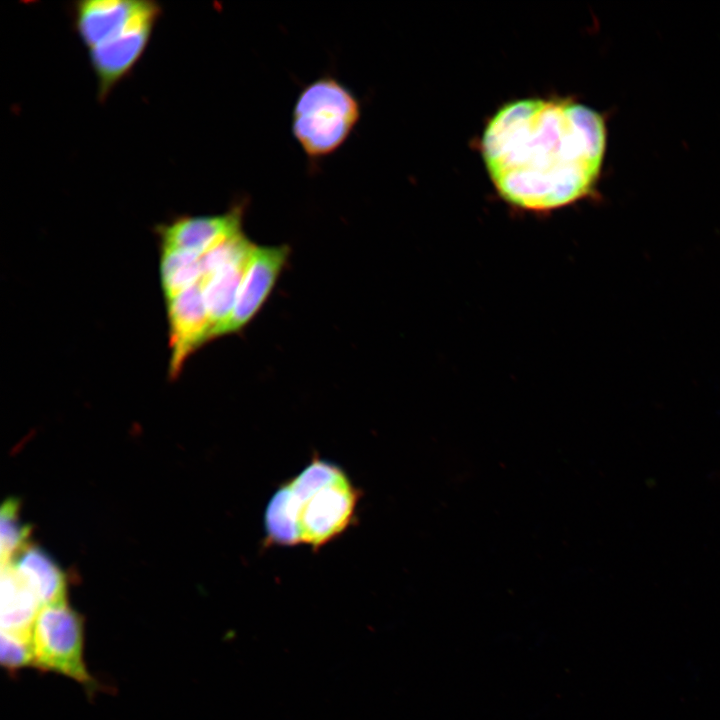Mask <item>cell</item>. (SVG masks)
Returning a JSON list of instances; mask_svg holds the SVG:
<instances>
[{
  "instance_id": "cell-16",
  "label": "cell",
  "mask_w": 720,
  "mask_h": 720,
  "mask_svg": "<svg viewBox=\"0 0 720 720\" xmlns=\"http://www.w3.org/2000/svg\"><path fill=\"white\" fill-rule=\"evenodd\" d=\"M0 660L11 673L33 665L32 637L1 631Z\"/></svg>"
},
{
  "instance_id": "cell-3",
  "label": "cell",
  "mask_w": 720,
  "mask_h": 720,
  "mask_svg": "<svg viewBox=\"0 0 720 720\" xmlns=\"http://www.w3.org/2000/svg\"><path fill=\"white\" fill-rule=\"evenodd\" d=\"M361 117V104L353 91L332 75L308 83L297 95L291 131L312 162L339 150Z\"/></svg>"
},
{
  "instance_id": "cell-2",
  "label": "cell",
  "mask_w": 720,
  "mask_h": 720,
  "mask_svg": "<svg viewBox=\"0 0 720 720\" xmlns=\"http://www.w3.org/2000/svg\"><path fill=\"white\" fill-rule=\"evenodd\" d=\"M359 497L339 466L314 457L271 497L264 516L267 542L302 543L316 551L351 525Z\"/></svg>"
},
{
  "instance_id": "cell-10",
  "label": "cell",
  "mask_w": 720,
  "mask_h": 720,
  "mask_svg": "<svg viewBox=\"0 0 720 720\" xmlns=\"http://www.w3.org/2000/svg\"><path fill=\"white\" fill-rule=\"evenodd\" d=\"M11 564L41 606L66 598L64 572L39 546L30 543Z\"/></svg>"
},
{
  "instance_id": "cell-6",
  "label": "cell",
  "mask_w": 720,
  "mask_h": 720,
  "mask_svg": "<svg viewBox=\"0 0 720 720\" xmlns=\"http://www.w3.org/2000/svg\"><path fill=\"white\" fill-rule=\"evenodd\" d=\"M171 357L169 375L177 376L188 356L209 340V320L201 281L167 300Z\"/></svg>"
},
{
  "instance_id": "cell-13",
  "label": "cell",
  "mask_w": 720,
  "mask_h": 720,
  "mask_svg": "<svg viewBox=\"0 0 720 720\" xmlns=\"http://www.w3.org/2000/svg\"><path fill=\"white\" fill-rule=\"evenodd\" d=\"M161 248V285L166 299L170 300L202 280V256L185 249Z\"/></svg>"
},
{
  "instance_id": "cell-11",
  "label": "cell",
  "mask_w": 720,
  "mask_h": 720,
  "mask_svg": "<svg viewBox=\"0 0 720 720\" xmlns=\"http://www.w3.org/2000/svg\"><path fill=\"white\" fill-rule=\"evenodd\" d=\"M41 604L13 568L1 566V631L32 636V627Z\"/></svg>"
},
{
  "instance_id": "cell-12",
  "label": "cell",
  "mask_w": 720,
  "mask_h": 720,
  "mask_svg": "<svg viewBox=\"0 0 720 720\" xmlns=\"http://www.w3.org/2000/svg\"><path fill=\"white\" fill-rule=\"evenodd\" d=\"M248 260L225 266L201 280L209 320V340L222 335L232 314Z\"/></svg>"
},
{
  "instance_id": "cell-8",
  "label": "cell",
  "mask_w": 720,
  "mask_h": 720,
  "mask_svg": "<svg viewBox=\"0 0 720 720\" xmlns=\"http://www.w3.org/2000/svg\"><path fill=\"white\" fill-rule=\"evenodd\" d=\"M245 203L214 216H181L160 225L157 232L161 246L189 250L204 255L224 240L242 232Z\"/></svg>"
},
{
  "instance_id": "cell-9",
  "label": "cell",
  "mask_w": 720,
  "mask_h": 720,
  "mask_svg": "<svg viewBox=\"0 0 720 720\" xmlns=\"http://www.w3.org/2000/svg\"><path fill=\"white\" fill-rule=\"evenodd\" d=\"M143 0H85L75 3L74 24L88 50L121 30L138 12Z\"/></svg>"
},
{
  "instance_id": "cell-1",
  "label": "cell",
  "mask_w": 720,
  "mask_h": 720,
  "mask_svg": "<svg viewBox=\"0 0 720 720\" xmlns=\"http://www.w3.org/2000/svg\"><path fill=\"white\" fill-rule=\"evenodd\" d=\"M607 130L600 113L568 98H526L486 124L481 156L500 197L515 208L550 212L590 195Z\"/></svg>"
},
{
  "instance_id": "cell-14",
  "label": "cell",
  "mask_w": 720,
  "mask_h": 720,
  "mask_svg": "<svg viewBox=\"0 0 720 720\" xmlns=\"http://www.w3.org/2000/svg\"><path fill=\"white\" fill-rule=\"evenodd\" d=\"M31 527L20 517V503L16 498H7L0 510V554L1 566L11 563L29 544Z\"/></svg>"
},
{
  "instance_id": "cell-15",
  "label": "cell",
  "mask_w": 720,
  "mask_h": 720,
  "mask_svg": "<svg viewBox=\"0 0 720 720\" xmlns=\"http://www.w3.org/2000/svg\"><path fill=\"white\" fill-rule=\"evenodd\" d=\"M242 232L224 240L201 257V268L204 277L217 270L236 263L246 262L254 248Z\"/></svg>"
},
{
  "instance_id": "cell-5",
  "label": "cell",
  "mask_w": 720,
  "mask_h": 720,
  "mask_svg": "<svg viewBox=\"0 0 720 720\" xmlns=\"http://www.w3.org/2000/svg\"><path fill=\"white\" fill-rule=\"evenodd\" d=\"M161 8L143 1L133 18L118 32L89 50L95 73L98 97L104 99L138 62L148 45Z\"/></svg>"
},
{
  "instance_id": "cell-4",
  "label": "cell",
  "mask_w": 720,
  "mask_h": 720,
  "mask_svg": "<svg viewBox=\"0 0 720 720\" xmlns=\"http://www.w3.org/2000/svg\"><path fill=\"white\" fill-rule=\"evenodd\" d=\"M33 665L66 676L88 693L99 688L84 660V620L67 598L40 608L32 627Z\"/></svg>"
},
{
  "instance_id": "cell-7",
  "label": "cell",
  "mask_w": 720,
  "mask_h": 720,
  "mask_svg": "<svg viewBox=\"0 0 720 720\" xmlns=\"http://www.w3.org/2000/svg\"><path fill=\"white\" fill-rule=\"evenodd\" d=\"M288 247L254 246L242 278L232 314L222 335L243 328L269 295L288 256Z\"/></svg>"
}]
</instances>
